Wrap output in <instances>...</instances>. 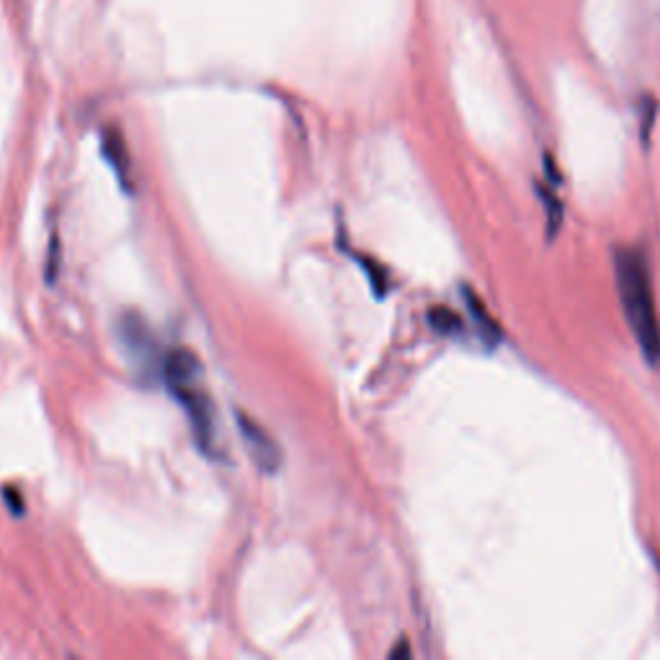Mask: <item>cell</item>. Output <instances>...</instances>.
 Instances as JSON below:
<instances>
[{
	"mask_svg": "<svg viewBox=\"0 0 660 660\" xmlns=\"http://www.w3.org/2000/svg\"><path fill=\"white\" fill-rule=\"evenodd\" d=\"M614 276H617V291L621 310L632 328V336L640 347L642 356L650 364H660V320L656 307V291L648 260L642 251L617 248L614 253Z\"/></svg>",
	"mask_w": 660,
	"mask_h": 660,
	"instance_id": "6da1fadb",
	"label": "cell"
},
{
	"mask_svg": "<svg viewBox=\"0 0 660 660\" xmlns=\"http://www.w3.org/2000/svg\"><path fill=\"white\" fill-rule=\"evenodd\" d=\"M235 421L253 462H256L258 470L274 475L281 467V451L276 447V441L266 434L264 426H258L256 421L248 416V413H237Z\"/></svg>",
	"mask_w": 660,
	"mask_h": 660,
	"instance_id": "7a4b0ae2",
	"label": "cell"
},
{
	"mask_svg": "<svg viewBox=\"0 0 660 660\" xmlns=\"http://www.w3.org/2000/svg\"><path fill=\"white\" fill-rule=\"evenodd\" d=\"M175 401H179L183 408H187L191 426H194V436L196 444L202 447V451L210 455L212 451V434H214V416H212V401L206 397L202 390H196L194 385L187 387H173L171 390Z\"/></svg>",
	"mask_w": 660,
	"mask_h": 660,
	"instance_id": "3957f363",
	"label": "cell"
},
{
	"mask_svg": "<svg viewBox=\"0 0 660 660\" xmlns=\"http://www.w3.org/2000/svg\"><path fill=\"white\" fill-rule=\"evenodd\" d=\"M163 374H166L168 390L194 385V380H196V374H199V359L194 354H191L189 349L173 351V354L166 356Z\"/></svg>",
	"mask_w": 660,
	"mask_h": 660,
	"instance_id": "277c9868",
	"label": "cell"
},
{
	"mask_svg": "<svg viewBox=\"0 0 660 660\" xmlns=\"http://www.w3.org/2000/svg\"><path fill=\"white\" fill-rule=\"evenodd\" d=\"M465 299H467V307H470V312L475 318V328H478V333L482 336V341H486L488 347H496V343L501 341V328L496 326V320L490 318L480 299L472 297V291L465 289Z\"/></svg>",
	"mask_w": 660,
	"mask_h": 660,
	"instance_id": "5b68a950",
	"label": "cell"
},
{
	"mask_svg": "<svg viewBox=\"0 0 660 660\" xmlns=\"http://www.w3.org/2000/svg\"><path fill=\"white\" fill-rule=\"evenodd\" d=\"M104 152H106V158H109V163H111L114 171H117L121 183H127L129 152L125 148V140H121L119 129H109V132L104 135Z\"/></svg>",
	"mask_w": 660,
	"mask_h": 660,
	"instance_id": "8992f818",
	"label": "cell"
},
{
	"mask_svg": "<svg viewBox=\"0 0 660 660\" xmlns=\"http://www.w3.org/2000/svg\"><path fill=\"white\" fill-rule=\"evenodd\" d=\"M536 194H540L544 206H547L550 235H555L557 230H560V222H563V204H560V199L555 194H552V191L544 189V187H536Z\"/></svg>",
	"mask_w": 660,
	"mask_h": 660,
	"instance_id": "52a82bcc",
	"label": "cell"
},
{
	"mask_svg": "<svg viewBox=\"0 0 660 660\" xmlns=\"http://www.w3.org/2000/svg\"><path fill=\"white\" fill-rule=\"evenodd\" d=\"M428 320H432V326L436 330H441V333H451V330L459 328V318L457 315H451L449 310H444V307H436V310H432V315H428ZM457 333V330H455Z\"/></svg>",
	"mask_w": 660,
	"mask_h": 660,
	"instance_id": "ba28073f",
	"label": "cell"
},
{
	"mask_svg": "<svg viewBox=\"0 0 660 660\" xmlns=\"http://www.w3.org/2000/svg\"><path fill=\"white\" fill-rule=\"evenodd\" d=\"M17 496H19V493H17V490L6 488V501H9V505L13 503V511H17V513H21V511H24V505H21V501H19V498H17Z\"/></svg>",
	"mask_w": 660,
	"mask_h": 660,
	"instance_id": "9c48e42d",
	"label": "cell"
},
{
	"mask_svg": "<svg viewBox=\"0 0 660 660\" xmlns=\"http://www.w3.org/2000/svg\"><path fill=\"white\" fill-rule=\"evenodd\" d=\"M401 656H405V658H408V656H411L408 645H405V642H401V648H397V650H393V652H390V658H401Z\"/></svg>",
	"mask_w": 660,
	"mask_h": 660,
	"instance_id": "30bf717a",
	"label": "cell"
}]
</instances>
